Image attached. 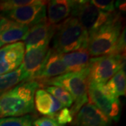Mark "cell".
I'll list each match as a JSON object with an SVG mask.
<instances>
[{
    "label": "cell",
    "instance_id": "1",
    "mask_svg": "<svg viewBox=\"0 0 126 126\" xmlns=\"http://www.w3.org/2000/svg\"><path fill=\"white\" fill-rule=\"evenodd\" d=\"M123 27L121 16L113 11L102 26L88 35L87 50L90 56L125 55L126 32Z\"/></svg>",
    "mask_w": 126,
    "mask_h": 126
},
{
    "label": "cell",
    "instance_id": "2",
    "mask_svg": "<svg viewBox=\"0 0 126 126\" xmlns=\"http://www.w3.org/2000/svg\"><path fill=\"white\" fill-rule=\"evenodd\" d=\"M39 87L35 81H26L0 92V118L19 117L34 112V94Z\"/></svg>",
    "mask_w": 126,
    "mask_h": 126
},
{
    "label": "cell",
    "instance_id": "3",
    "mask_svg": "<svg viewBox=\"0 0 126 126\" xmlns=\"http://www.w3.org/2000/svg\"><path fill=\"white\" fill-rule=\"evenodd\" d=\"M53 49L60 54L87 48L88 33L74 17H69L56 25Z\"/></svg>",
    "mask_w": 126,
    "mask_h": 126
},
{
    "label": "cell",
    "instance_id": "4",
    "mask_svg": "<svg viewBox=\"0 0 126 126\" xmlns=\"http://www.w3.org/2000/svg\"><path fill=\"white\" fill-rule=\"evenodd\" d=\"M88 69L79 72H68L39 83V87L53 86L63 88L73 98L74 103L70 109L74 116L80 109L88 103Z\"/></svg>",
    "mask_w": 126,
    "mask_h": 126
},
{
    "label": "cell",
    "instance_id": "5",
    "mask_svg": "<svg viewBox=\"0 0 126 126\" xmlns=\"http://www.w3.org/2000/svg\"><path fill=\"white\" fill-rule=\"evenodd\" d=\"M125 55H107L91 58L88 81L104 85L119 70L124 67Z\"/></svg>",
    "mask_w": 126,
    "mask_h": 126
},
{
    "label": "cell",
    "instance_id": "6",
    "mask_svg": "<svg viewBox=\"0 0 126 126\" xmlns=\"http://www.w3.org/2000/svg\"><path fill=\"white\" fill-rule=\"evenodd\" d=\"M112 13L99 10L90 1H74L71 17L77 18L89 35L102 26Z\"/></svg>",
    "mask_w": 126,
    "mask_h": 126
},
{
    "label": "cell",
    "instance_id": "7",
    "mask_svg": "<svg viewBox=\"0 0 126 126\" xmlns=\"http://www.w3.org/2000/svg\"><path fill=\"white\" fill-rule=\"evenodd\" d=\"M46 3L45 1L35 0L26 5L1 14L16 23L28 27L46 20Z\"/></svg>",
    "mask_w": 126,
    "mask_h": 126
},
{
    "label": "cell",
    "instance_id": "8",
    "mask_svg": "<svg viewBox=\"0 0 126 126\" xmlns=\"http://www.w3.org/2000/svg\"><path fill=\"white\" fill-rule=\"evenodd\" d=\"M88 99L111 121H118L121 111L119 99H112L101 91L98 85L88 81Z\"/></svg>",
    "mask_w": 126,
    "mask_h": 126
},
{
    "label": "cell",
    "instance_id": "9",
    "mask_svg": "<svg viewBox=\"0 0 126 126\" xmlns=\"http://www.w3.org/2000/svg\"><path fill=\"white\" fill-rule=\"evenodd\" d=\"M55 30L56 25L50 24L47 19L30 27L23 40L25 51L38 46L49 45Z\"/></svg>",
    "mask_w": 126,
    "mask_h": 126
},
{
    "label": "cell",
    "instance_id": "10",
    "mask_svg": "<svg viewBox=\"0 0 126 126\" xmlns=\"http://www.w3.org/2000/svg\"><path fill=\"white\" fill-rule=\"evenodd\" d=\"M25 53L23 41L6 45L0 48V75L20 67Z\"/></svg>",
    "mask_w": 126,
    "mask_h": 126
},
{
    "label": "cell",
    "instance_id": "11",
    "mask_svg": "<svg viewBox=\"0 0 126 126\" xmlns=\"http://www.w3.org/2000/svg\"><path fill=\"white\" fill-rule=\"evenodd\" d=\"M73 126H110L111 120L89 102L84 104L73 119Z\"/></svg>",
    "mask_w": 126,
    "mask_h": 126
},
{
    "label": "cell",
    "instance_id": "12",
    "mask_svg": "<svg viewBox=\"0 0 126 126\" xmlns=\"http://www.w3.org/2000/svg\"><path fill=\"white\" fill-rule=\"evenodd\" d=\"M68 72L67 68L63 62L60 54L50 48L44 65L32 81L40 83L46 80L59 77Z\"/></svg>",
    "mask_w": 126,
    "mask_h": 126
},
{
    "label": "cell",
    "instance_id": "13",
    "mask_svg": "<svg viewBox=\"0 0 126 126\" xmlns=\"http://www.w3.org/2000/svg\"><path fill=\"white\" fill-rule=\"evenodd\" d=\"M49 45L41 46L27 50L20 65L27 74L29 81H32L44 65L49 50Z\"/></svg>",
    "mask_w": 126,
    "mask_h": 126
},
{
    "label": "cell",
    "instance_id": "14",
    "mask_svg": "<svg viewBox=\"0 0 126 126\" xmlns=\"http://www.w3.org/2000/svg\"><path fill=\"white\" fill-rule=\"evenodd\" d=\"M29 28L0 15V48L23 41Z\"/></svg>",
    "mask_w": 126,
    "mask_h": 126
},
{
    "label": "cell",
    "instance_id": "15",
    "mask_svg": "<svg viewBox=\"0 0 126 126\" xmlns=\"http://www.w3.org/2000/svg\"><path fill=\"white\" fill-rule=\"evenodd\" d=\"M48 22L53 25H58L71 17L74 1L52 0L47 1Z\"/></svg>",
    "mask_w": 126,
    "mask_h": 126
},
{
    "label": "cell",
    "instance_id": "16",
    "mask_svg": "<svg viewBox=\"0 0 126 126\" xmlns=\"http://www.w3.org/2000/svg\"><path fill=\"white\" fill-rule=\"evenodd\" d=\"M34 103L39 113L53 118L64 107L58 100L53 97L44 89H37L34 94Z\"/></svg>",
    "mask_w": 126,
    "mask_h": 126
},
{
    "label": "cell",
    "instance_id": "17",
    "mask_svg": "<svg viewBox=\"0 0 126 126\" xmlns=\"http://www.w3.org/2000/svg\"><path fill=\"white\" fill-rule=\"evenodd\" d=\"M60 57L69 72H79L88 69L91 59L87 48L60 54Z\"/></svg>",
    "mask_w": 126,
    "mask_h": 126
},
{
    "label": "cell",
    "instance_id": "18",
    "mask_svg": "<svg viewBox=\"0 0 126 126\" xmlns=\"http://www.w3.org/2000/svg\"><path fill=\"white\" fill-rule=\"evenodd\" d=\"M98 86L104 94L111 99H117L121 96H125L126 91V74L125 69L123 68L119 70L104 85Z\"/></svg>",
    "mask_w": 126,
    "mask_h": 126
},
{
    "label": "cell",
    "instance_id": "19",
    "mask_svg": "<svg viewBox=\"0 0 126 126\" xmlns=\"http://www.w3.org/2000/svg\"><path fill=\"white\" fill-rule=\"evenodd\" d=\"M26 81H29V77L20 66L14 72L0 75V92L9 90Z\"/></svg>",
    "mask_w": 126,
    "mask_h": 126
},
{
    "label": "cell",
    "instance_id": "20",
    "mask_svg": "<svg viewBox=\"0 0 126 126\" xmlns=\"http://www.w3.org/2000/svg\"><path fill=\"white\" fill-rule=\"evenodd\" d=\"M44 88H45L44 90L46 91H47L53 97H55L57 100H58L63 104L64 107L67 108L72 106L74 103L73 98L71 94L63 88L53 86H45Z\"/></svg>",
    "mask_w": 126,
    "mask_h": 126
},
{
    "label": "cell",
    "instance_id": "21",
    "mask_svg": "<svg viewBox=\"0 0 126 126\" xmlns=\"http://www.w3.org/2000/svg\"><path fill=\"white\" fill-rule=\"evenodd\" d=\"M32 123L33 117L30 115L0 118V126H32Z\"/></svg>",
    "mask_w": 126,
    "mask_h": 126
},
{
    "label": "cell",
    "instance_id": "22",
    "mask_svg": "<svg viewBox=\"0 0 126 126\" xmlns=\"http://www.w3.org/2000/svg\"><path fill=\"white\" fill-rule=\"evenodd\" d=\"M35 0H4L0 1L1 14H5L14 9H18L26 5L32 4ZM0 14V15H1Z\"/></svg>",
    "mask_w": 126,
    "mask_h": 126
},
{
    "label": "cell",
    "instance_id": "23",
    "mask_svg": "<svg viewBox=\"0 0 126 126\" xmlns=\"http://www.w3.org/2000/svg\"><path fill=\"white\" fill-rule=\"evenodd\" d=\"M50 118H53L59 125L63 126V125L72 123L74 119V116L72 115L70 109L64 107L60 111H59L58 113H56L53 116V117Z\"/></svg>",
    "mask_w": 126,
    "mask_h": 126
},
{
    "label": "cell",
    "instance_id": "24",
    "mask_svg": "<svg viewBox=\"0 0 126 126\" xmlns=\"http://www.w3.org/2000/svg\"><path fill=\"white\" fill-rule=\"evenodd\" d=\"M90 2L96 8L104 12L112 13L114 11V9H115V6H114L115 4L113 1L93 0V1H90Z\"/></svg>",
    "mask_w": 126,
    "mask_h": 126
},
{
    "label": "cell",
    "instance_id": "25",
    "mask_svg": "<svg viewBox=\"0 0 126 126\" xmlns=\"http://www.w3.org/2000/svg\"><path fill=\"white\" fill-rule=\"evenodd\" d=\"M32 126H63L59 125L53 118L49 117H41L34 120Z\"/></svg>",
    "mask_w": 126,
    "mask_h": 126
}]
</instances>
